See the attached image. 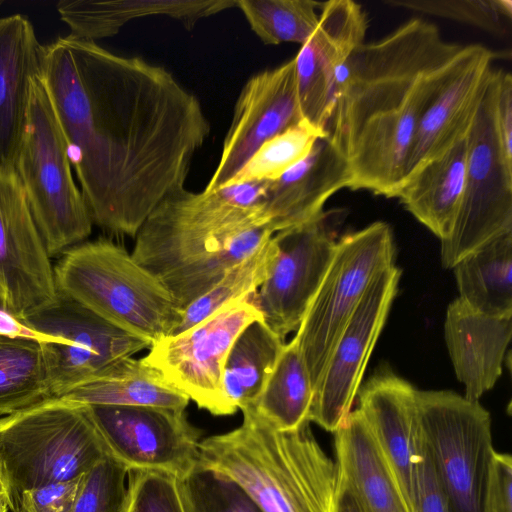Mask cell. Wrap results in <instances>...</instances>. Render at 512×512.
Segmentation results:
<instances>
[{
    "instance_id": "cell-1",
    "label": "cell",
    "mask_w": 512,
    "mask_h": 512,
    "mask_svg": "<svg viewBox=\"0 0 512 512\" xmlns=\"http://www.w3.org/2000/svg\"><path fill=\"white\" fill-rule=\"evenodd\" d=\"M41 78L93 224L135 237L209 137L200 101L166 68L70 34L44 46Z\"/></svg>"
},
{
    "instance_id": "cell-2",
    "label": "cell",
    "mask_w": 512,
    "mask_h": 512,
    "mask_svg": "<svg viewBox=\"0 0 512 512\" xmlns=\"http://www.w3.org/2000/svg\"><path fill=\"white\" fill-rule=\"evenodd\" d=\"M460 48L412 18L359 45L336 69L324 132L347 160L349 189L396 197L419 122Z\"/></svg>"
},
{
    "instance_id": "cell-3",
    "label": "cell",
    "mask_w": 512,
    "mask_h": 512,
    "mask_svg": "<svg viewBox=\"0 0 512 512\" xmlns=\"http://www.w3.org/2000/svg\"><path fill=\"white\" fill-rule=\"evenodd\" d=\"M268 182L168 194L135 236L133 259L184 311L274 234L263 211Z\"/></svg>"
},
{
    "instance_id": "cell-4",
    "label": "cell",
    "mask_w": 512,
    "mask_h": 512,
    "mask_svg": "<svg viewBox=\"0 0 512 512\" xmlns=\"http://www.w3.org/2000/svg\"><path fill=\"white\" fill-rule=\"evenodd\" d=\"M239 427L200 442L199 461L236 481L265 512H334L338 467L309 423L281 431L249 406Z\"/></svg>"
},
{
    "instance_id": "cell-5",
    "label": "cell",
    "mask_w": 512,
    "mask_h": 512,
    "mask_svg": "<svg viewBox=\"0 0 512 512\" xmlns=\"http://www.w3.org/2000/svg\"><path fill=\"white\" fill-rule=\"evenodd\" d=\"M53 268L59 294L151 344L171 335L182 319L166 287L111 240L75 245Z\"/></svg>"
},
{
    "instance_id": "cell-6",
    "label": "cell",
    "mask_w": 512,
    "mask_h": 512,
    "mask_svg": "<svg viewBox=\"0 0 512 512\" xmlns=\"http://www.w3.org/2000/svg\"><path fill=\"white\" fill-rule=\"evenodd\" d=\"M109 454L87 406L50 398L0 419V476L10 504L73 481Z\"/></svg>"
},
{
    "instance_id": "cell-7",
    "label": "cell",
    "mask_w": 512,
    "mask_h": 512,
    "mask_svg": "<svg viewBox=\"0 0 512 512\" xmlns=\"http://www.w3.org/2000/svg\"><path fill=\"white\" fill-rule=\"evenodd\" d=\"M16 176L50 258L91 234L93 222L73 180L66 141L41 75L32 83Z\"/></svg>"
},
{
    "instance_id": "cell-8",
    "label": "cell",
    "mask_w": 512,
    "mask_h": 512,
    "mask_svg": "<svg viewBox=\"0 0 512 512\" xmlns=\"http://www.w3.org/2000/svg\"><path fill=\"white\" fill-rule=\"evenodd\" d=\"M420 429L450 512H482L494 453L489 412L452 391L416 390Z\"/></svg>"
},
{
    "instance_id": "cell-9",
    "label": "cell",
    "mask_w": 512,
    "mask_h": 512,
    "mask_svg": "<svg viewBox=\"0 0 512 512\" xmlns=\"http://www.w3.org/2000/svg\"><path fill=\"white\" fill-rule=\"evenodd\" d=\"M500 70H493L468 133L465 185L451 233L441 241L444 268L512 232V162L503 152L495 115Z\"/></svg>"
},
{
    "instance_id": "cell-10",
    "label": "cell",
    "mask_w": 512,
    "mask_h": 512,
    "mask_svg": "<svg viewBox=\"0 0 512 512\" xmlns=\"http://www.w3.org/2000/svg\"><path fill=\"white\" fill-rule=\"evenodd\" d=\"M390 226L382 221L339 238L327 273L296 331L315 392L331 353L372 279L393 265Z\"/></svg>"
},
{
    "instance_id": "cell-11",
    "label": "cell",
    "mask_w": 512,
    "mask_h": 512,
    "mask_svg": "<svg viewBox=\"0 0 512 512\" xmlns=\"http://www.w3.org/2000/svg\"><path fill=\"white\" fill-rule=\"evenodd\" d=\"M256 292L222 306L186 331L154 342L142 359L200 409L215 416L234 414L224 395L223 371L239 334L263 321Z\"/></svg>"
},
{
    "instance_id": "cell-12",
    "label": "cell",
    "mask_w": 512,
    "mask_h": 512,
    "mask_svg": "<svg viewBox=\"0 0 512 512\" xmlns=\"http://www.w3.org/2000/svg\"><path fill=\"white\" fill-rule=\"evenodd\" d=\"M344 209L273 234L276 253L256 292L263 322L282 340L299 328L332 262Z\"/></svg>"
},
{
    "instance_id": "cell-13",
    "label": "cell",
    "mask_w": 512,
    "mask_h": 512,
    "mask_svg": "<svg viewBox=\"0 0 512 512\" xmlns=\"http://www.w3.org/2000/svg\"><path fill=\"white\" fill-rule=\"evenodd\" d=\"M68 344L43 343L52 398L90 379L113 362L151 343L130 334L71 298L58 293L49 307L23 321Z\"/></svg>"
},
{
    "instance_id": "cell-14",
    "label": "cell",
    "mask_w": 512,
    "mask_h": 512,
    "mask_svg": "<svg viewBox=\"0 0 512 512\" xmlns=\"http://www.w3.org/2000/svg\"><path fill=\"white\" fill-rule=\"evenodd\" d=\"M108 453L128 471L154 470L177 479L199 462L202 430L185 410L152 406H87Z\"/></svg>"
},
{
    "instance_id": "cell-15",
    "label": "cell",
    "mask_w": 512,
    "mask_h": 512,
    "mask_svg": "<svg viewBox=\"0 0 512 512\" xmlns=\"http://www.w3.org/2000/svg\"><path fill=\"white\" fill-rule=\"evenodd\" d=\"M400 275V269L393 264L372 279L331 353L309 413V421L326 431L335 433L351 411Z\"/></svg>"
},
{
    "instance_id": "cell-16",
    "label": "cell",
    "mask_w": 512,
    "mask_h": 512,
    "mask_svg": "<svg viewBox=\"0 0 512 512\" xmlns=\"http://www.w3.org/2000/svg\"><path fill=\"white\" fill-rule=\"evenodd\" d=\"M50 259L17 176L0 174V307L24 321L52 305Z\"/></svg>"
},
{
    "instance_id": "cell-17",
    "label": "cell",
    "mask_w": 512,
    "mask_h": 512,
    "mask_svg": "<svg viewBox=\"0 0 512 512\" xmlns=\"http://www.w3.org/2000/svg\"><path fill=\"white\" fill-rule=\"evenodd\" d=\"M302 121L294 58L250 77L238 96L219 162L204 191L226 187L266 141Z\"/></svg>"
},
{
    "instance_id": "cell-18",
    "label": "cell",
    "mask_w": 512,
    "mask_h": 512,
    "mask_svg": "<svg viewBox=\"0 0 512 512\" xmlns=\"http://www.w3.org/2000/svg\"><path fill=\"white\" fill-rule=\"evenodd\" d=\"M367 28L366 13L358 3L323 2L316 29L294 57L302 118L324 134L334 73L364 43Z\"/></svg>"
},
{
    "instance_id": "cell-19",
    "label": "cell",
    "mask_w": 512,
    "mask_h": 512,
    "mask_svg": "<svg viewBox=\"0 0 512 512\" xmlns=\"http://www.w3.org/2000/svg\"><path fill=\"white\" fill-rule=\"evenodd\" d=\"M494 58L495 54L481 44L461 45L444 84L419 122L406 177L469 133L491 78Z\"/></svg>"
},
{
    "instance_id": "cell-20",
    "label": "cell",
    "mask_w": 512,
    "mask_h": 512,
    "mask_svg": "<svg viewBox=\"0 0 512 512\" xmlns=\"http://www.w3.org/2000/svg\"><path fill=\"white\" fill-rule=\"evenodd\" d=\"M359 391V407L387 459L408 511L413 512L416 468L423 449L416 389L387 369Z\"/></svg>"
},
{
    "instance_id": "cell-21",
    "label": "cell",
    "mask_w": 512,
    "mask_h": 512,
    "mask_svg": "<svg viewBox=\"0 0 512 512\" xmlns=\"http://www.w3.org/2000/svg\"><path fill=\"white\" fill-rule=\"evenodd\" d=\"M44 46L21 14L0 18V174L16 175L33 80L42 74Z\"/></svg>"
},
{
    "instance_id": "cell-22",
    "label": "cell",
    "mask_w": 512,
    "mask_h": 512,
    "mask_svg": "<svg viewBox=\"0 0 512 512\" xmlns=\"http://www.w3.org/2000/svg\"><path fill=\"white\" fill-rule=\"evenodd\" d=\"M350 182L345 157L326 135L318 138L305 159L267 183L263 199L267 227L275 234L315 217Z\"/></svg>"
},
{
    "instance_id": "cell-23",
    "label": "cell",
    "mask_w": 512,
    "mask_h": 512,
    "mask_svg": "<svg viewBox=\"0 0 512 512\" xmlns=\"http://www.w3.org/2000/svg\"><path fill=\"white\" fill-rule=\"evenodd\" d=\"M444 334L456 376L465 386L464 397L478 401L501 375L512 316H487L457 298L447 308Z\"/></svg>"
},
{
    "instance_id": "cell-24",
    "label": "cell",
    "mask_w": 512,
    "mask_h": 512,
    "mask_svg": "<svg viewBox=\"0 0 512 512\" xmlns=\"http://www.w3.org/2000/svg\"><path fill=\"white\" fill-rule=\"evenodd\" d=\"M236 5L237 0H61L56 10L70 35L95 42L117 34L137 18L168 16L189 30L199 20Z\"/></svg>"
},
{
    "instance_id": "cell-25",
    "label": "cell",
    "mask_w": 512,
    "mask_h": 512,
    "mask_svg": "<svg viewBox=\"0 0 512 512\" xmlns=\"http://www.w3.org/2000/svg\"><path fill=\"white\" fill-rule=\"evenodd\" d=\"M468 134L410 173L397 191L404 208L441 241L451 233L463 196Z\"/></svg>"
},
{
    "instance_id": "cell-26",
    "label": "cell",
    "mask_w": 512,
    "mask_h": 512,
    "mask_svg": "<svg viewBox=\"0 0 512 512\" xmlns=\"http://www.w3.org/2000/svg\"><path fill=\"white\" fill-rule=\"evenodd\" d=\"M338 468L368 512H409L395 475L357 408L335 431Z\"/></svg>"
},
{
    "instance_id": "cell-27",
    "label": "cell",
    "mask_w": 512,
    "mask_h": 512,
    "mask_svg": "<svg viewBox=\"0 0 512 512\" xmlns=\"http://www.w3.org/2000/svg\"><path fill=\"white\" fill-rule=\"evenodd\" d=\"M58 399L84 406H152L185 410L190 399L142 358H121Z\"/></svg>"
},
{
    "instance_id": "cell-28",
    "label": "cell",
    "mask_w": 512,
    "mask_h": 512,
    "mask_svg": "<svg viewBox=\"0 0 512 512\" xmlns=\"http://www.w3.org/2000/svg\"><path fill=\"white\" fill-rule=\"evenodd\" d=\"M459 298L492 317L512 316V232L477 248L453 267Z\"/></svg>"
},
{
    "instance_id": "cell-29",
    "label": "cell",
    "mask_w": 512,
    "mask_h": 512,
    "mask_svg": "<svg viewBox=\"0 0 512 512\" xmlns=\"http://www.w3.org/2000/svg\"><path fill=\"white\" fill-rule=\"evenodd\" d=\"M285 343L263 321L249 324L234 341L223 371V391L234 411L253 406Z\"/></svg>"
},
{
    "instance_id": "cell-30",
    "label": "cell",
    "mask_w": 512,
    "mask_h": 512,
    "mask_svg": "<svg viewBox=\"0 0 512 512\" xmlns=\"http://www.w3.org/2000/svg\"><path fill=\"white\" fill-rule=\"evenodd\" d=\"M314 390L294 337L285 344L255 404L254 411L281 431L309 423Z\"/></svg>"
},
{
    "instance_id": "cell-31",
    "label": "cell",
    "mask_w": 512,
    "mask_h": 512,
    "mask_svg": "<svg viewBox=\"0 0 512 512\" xmlns=\"http://www.w3.org/2000/svg\"><path fill=\"white\" fill-rule=\"evenodd\" d=\"M52 398L43 343L0 336V415Z\"/></svg>"
},
{
    "instance_id": "cell-32",
    "label": "cell",
    "mask_w": 512,
    "mask_h": 512,
    "mask_svg": "<svg viewBox=\"0 0 512 512\" xmlns=\"http://www.w3.org/2000/svg\"><path fill=\"white\" fill-rule=\"evenodd\" d=\"M323 2L311 0H237L251 30L266 45L304 44L319 22Z\"/></svg>"
},
{
    "instance_id": "cell-33",
    "label": "cell",
    "mask_w": 512,
    "mask_h": 512,
    "mask_svg": "<svg viewBox=\"0 0 512 512\" xmlns=\"http://www.w3.org/2000/svg\"><path fill=\"white\" fill-rule=\"evenodd\" d=\"M275 253L276 245L271 237L231 267L211 290L187 306L171 335L190 329L222 306L256 292L267 277Z\"/></svg>"
},
{
    "instance_id": "cell-34",
    "label": "cell",
    "mask_w": 512,
    "mask_h": 512,
    "mask_svg": "<svg viewBox=\"0 0 512 512\" xmlns=\"http://www.w3.org/2000/svg\"><path fill=\"white\" fill-rule=\"evenodd\" d=\"M177 485L184 512H265L236 481L200 461Z\"/></svg>"
},
{
    "instance_id": "cell-35",
    "label": "cell",
    "mask_w": 512,
    "mask_h": 512,
    "mask_svg": "<svg viewBox=\"0 0 512 512\" xmlns=\"http://www.w3.org/2000/svg\"><path fill=\"white\" fill-rule=\"evenodd\" d=\"M325 136L302 121L266 141L227 186L274 181L305 159L318 138Z\"/></svg>"
},
{
    "instance_id": "cell-36",
    "label": "cell",
    "mask_w": 512,
    "mask_h": 512,
    "mask_svg": "<svg viewBox=\"0 0 512 512\" xmlns=\"http://www.w3.org/2000/svg\"><path fill=\"white\" fill-rule=\"evenodd\" d=\"M391 6L467 23L503 34L512 18L510 0H389Z\"/></svg>"
},
{
    "instance_id": "cell-37",
    "label": "cell",
    "mask_w": 512,
    "mask_h": 512,
    "mask_svg": "<svg viewBox=\"0 0 512 512\" xmlns=\"http://www.w3.org/2000/svg\"><path fill=\"white\" fill-rule=\"evenodd\" d=\"M128 469L110 454L85 476L72 512H126Z\"/></svg>"
},
{
    "instance_id": "cell-38",
    "label": "cell",
    "mask_w": 512,
    "mask_h": 512,
    "mask_svg": "<svg viewBox=\"0 0 512 512\" xmlns=\"http://www.w3.org/2000/svg\"><path fill=\"white\" fill-rule=\"evenodd\" d=\"M126 512H184L177 478L161 471H130Z\"/></svg>"
},
{
    "instance_id": "cell-39",
    "label": "cell",
    "mask_w": 512,
    "mask_h": 512,
    "mask_svg": "<svg viewBox=\"0 0 512 512\" xmlns=\"http://www.w3.org/2000/svg\"><path fill=\"white\" fill-rule=\"evenodd\" d=\"M84 476L73 481L25 491L11 502L10 510L12 512H72Z\"/></svg>"
},
{
    "instance_id": "cell-40",
    "label": "cell",
    "mask_w": 512,
    "mask_h": 512,
    "mask_svg": "<svg viewBox=\"0 0 512 512\" xmlns=\"http://www.w3.org/2000/svg\"><path fill=\"white\" fill-rule=\"evenodd\" d=\"M413 512H450L424 440L416 468Z\"/></svg>"
},
{
    "instance_id": "cell-41",
    "label": "cell",
    "mask_w": 512,
    "mask_h": 512,
    "mask_svg": "<svg viewBox=\"0 0 512 512\" xmlns=\"http://www.w3.org/2000/svg\"><path fill=\"white\" fill-rule=\"evenodd\" d=\"M512 460L509 454L493 453L482 512H512Z\"/></svg>"
},
{
    "instance_id": "cell-42",
    "label": "cell",
    "mask_w": 512,
    "mask_h": 512,
    "mask_svg": "<svg viewBox=\"0 0 512 512\" xmlns=\"http://www.w3.org/2000/svg\"><path fill=\"white\" fill-rule=\"evenodd\" d=\"M495 115L504 155L512 162V77L502 70L498 78Z\"/></svg>"
},
{
    "instance_id": "cell-43",
    "label": "cell",
    "mask_w": 512,
    "mask_h": 512,
    "mask_svg": "<svg viewBox=\"0 0 512 512\" xmlns=\"http://www.w3.org/2000/svg\"><path fill=\"white\" fill-rule=\"evenodd\" d=\"M0 336L11 339H31L41 343L68 344V342L63 339L38 332L1 307Z\"/></svg>"
},
{
    "instance_id": "cell-44",
    "label": "cell",
    "mask_w": 512,
    "mask_h": 512,
    "mask_svg": "<svg viewBox=\"0 0 512 512\" xmlns=\"http://www.w3.org/2000/svg\"><path fill=\"white\" fill-rule=\"evenodd\" d=\"M334 512H368L339 468L338 490Z\"/></svg>"
},
{
    "instance_id": "cell-45",
    "label": "cell",
    "mask_w": 512,
    "mask_h": 512,
    "mask_svg": "<svg viewBox=\"0 0 512 512\" xmlns=\"http://www.w3.org/2000/svg\"><path fill=\"white\" fill-rule=\"evenodd\" d=\"M10 501L5 491H0V512H8Z\"/></svg>"
},
{
    "instance_id": "cell-46",
    "label": "cell",
    "mask_w": 512,
    "mask_h": 512,
    "mask_svg": "<svg viewBox=\"0 0 512 512\" xmlns=\"http://www.w3.org/2000/svg\"><path fill=\"white\" fill-rule=\"evenodd\" d=\"M0 491H5L2 480H1V476H0Z\"/></svg>"
},
{
    "instance_id": "cell-47",
    "label": "cell",
    "mask_w": 512,
    "mask_h": 512,
    "mask_svg": "<svg viewBox=\"0 0 512 512\" xmlns=\"http://www.w3.org/2000/svg\"><path fill=\"white\" fill-rule=\"evenodd\" d=\"M2 4H3V0H0V7H1Z\"/></svg>"
}]
</instances>
